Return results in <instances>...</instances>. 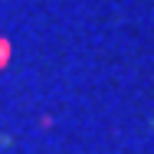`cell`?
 Listing matches in <instances>:
<instances>
[{
    "label": "cell",
    "mask_w": 154,
    "mask_h": 154,
    "mask_svg": "<svg viewBox=\"0 0 154 154\" xmlns=\"http://www.w3.org/2000/svg\"><path fill=\"white\" fill-rule=\"evenodd\" d=\"M7 49H10V46H7V39H0V66H3V56H7Z\"/></svg>",
    "instance_id": "obj_1"
}]
</instances>
